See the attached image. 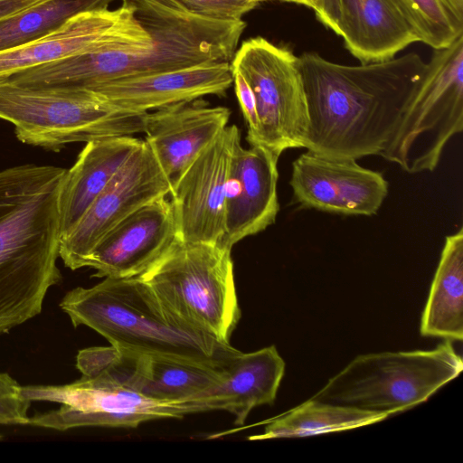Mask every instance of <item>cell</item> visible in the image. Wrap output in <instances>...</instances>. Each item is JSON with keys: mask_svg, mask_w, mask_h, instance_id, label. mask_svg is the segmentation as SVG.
<instances>
[{"mask_svg": "<svg viewBox=\"0 0 463 463\" xmlns=\"http://www.w3.org/2000/svg\"><path fill=\"white\" fill-rule=\"evenodd\" d=\"M298 59L308 114L304 148L336 159L380 156L426 67L414 52L360 65L315 52Z\"/></svg>", "mask_w": 463, "mask_h": 463, "instance_id": "6da1fadb", "label": "cell"}, {"mask_svg": "<svg viewBox=\"0 0 463 463\" xmlns=\"http://www.w3.org/2000/svg\"><path fill=\"white\" fill-rule=\"evenodd\" d=\"M66 170L33 164L0 170V335L39 315L48 290L61 280Z\"/></svg>", "mask_w": 463, "mask_h": 463, "instance_id": "7a4b0ae2", "label": "cell"}, {"mask_svg": "<svg viewBox=\"0 0 463 463\" xmlns=\"http://www.w3.org/2000/svg\"><path fill=\"white\" fill-rule=\"evenodd\" d=\"M74 327L86 326L118 348L225 367L239 351L170 310L137 277L104 278L60 302Z\"/></svg>", "mask_w": 463, "mask_h": 463, "instance_id": "3957f363", "label": "cell"}, {"mask_svg": "<svg viewBox=\"0 0 463 463\" xmlns=\"http://www.w3.org/2000/svg\"><path fill=\"white\" fill-rule=\"evenodd\" d=\"M232 249L180 239L137 276L175 314L230 344L241 313Z\"/></svg>", "mask_w": 463, "mask_h": 463, "instance_id": "277c9868", "label": "cell"}, {"mask_svg": "<svg viewBox=\"0 0 463 463\" xmlns=\"http://www.w3.org/2000/svg\"><path fill=\"white\" fill-rule=\"evenodd\" d=\"M462 369L450 340L432 350L361 354L311 399L392 415L426 402Z\"/></svg>", "mask_w": 463, "mask_h": 463, "instance_id": "5b68a950", "label": "cell"}, {"mask_svg": "<svg viewBox=\"0 0 463 463\" xmlns=\"http://www.w3.org/2000/svg\"><path fill=\"white\" fill-rule=\"evenodd\" d=\"M147 112L113 106L85 90L33 89L0 81V119L17 138L52 150L144 131Z\"/></svg>", "mask_w": 463, "mask_h": 463, "instance_id": "8992f818", "label": "cell"}, {"mask_svg": "<svg viewBox=\"0 0 463 463\" xmlns=\"http://www.w3.org/2000/svg\"><path fill=\"white\" fill-rule=\"evenodd\" d=\"M462 129L463 34L434 50L380 156L409 174L431 172Z\"/></svg>", "mask_w": 463, "mask_h": 463, "instance_id": "52a82bcc", "label": "cell"}, {"mask_svg": "<svg viewBox=\"0 0 463 463\" xmlns=\"http://www.w3.org/2000/svg\"><path fill=\"white\" fill-rule=\"evenodd\" d=\"M27 399L58 402L59 409L30 417L29 424L64 431L78 427L137 428L146 421L207 411L200 399L164 402L101 378L82 377L63 385L22 387Z\"/></svg>", "mask_w": 463, "mask_h": 463, "instance_id": "ba28073f", "label": "cell"}, {"mask_svg": "<svg viewBox=\"0 0 463 463\" xmlns=\"http://www.w3.org/2000/svg\"><path fill=\"white\" fill-rule=\"evenodd\" d=\"M250 85L260 123V145L280 156L304 148L308 127L298 56L262 37L244 41L231 61Z\"/></svg>", "mask_w": 463, "mask_h": 463, "instance_id": "9c48e42d", "label": "cell"}, {"mask_svg": "<svg viewBox=\"0 0 463 463\" xmlns=\"http://www.w3.org/2000/svg\"><path fill=\"white\" fill-rule=\"evenodd\" d=\"M172 187L151 148L140 147L115 175L79 222L61 239L60 258L72 269L85 267L100 239L143 205L165 197Z\"/></svg>", "mask_w": 463, "mask_h": 463, "instance_id": "30bf717a", "label": "cell"}, {"mask_svg": "<svg viewBox=\"0 0 463 463\" xmlns=\"http://www.w3.org/2000/svg\"><path fill=\"white\" fill-rule=\"evenodd\" d=\"M240 130L227 126L192 162L171 191L178 239L222 243L231 158Z\"/></svg>", "mask_w": 463, "mask_h": 463, "instance_id": "8fae6325", "label": "cell"}, {"mask_svg": "<svg viewBox=\"0 0 463 463\" xmlns=\"http://www.w3.org/2000/svg\"><path fill=\"white\" fill-rule=\"evenodd\" d=\"M129 46L154 47L130 6L82 13L45 37L0 52V80L68 56Z\"/></svg>", "mask_w": 463, "mask_h": 463, "instance_id": "7c38bea8", "label": "cell"}, {"mask_svg": "<svg viewBox=\"0 0 463 463\" xmlns=\"http://www.w3.org/2000/svg\"><path fill=\"white\" fill-rule=\"evenodd\" d=\"M289 184L301 207L343 215L376 214L389 191L383 173L308 150L294 160Z\"/></svg>", "mask_w": 463, "mask_h": 463, "instance_id": "4fadbf2b", "label": "cell"}, {"mask_svg": "<svg viewBox=\"0 0 463 463\" xmlns=\"http://www.w3.org/2000/svg\"><path fill=\"white\" fill-rule=\"evenodd\" d=\"M174 208L165 197L156 199L130 213L98 242L85 267L97 278L137 277L176 241Z\"/></svg>", "mask_w": 463, "mask_h": 463, "instance_id": "5bb4252c", "label": "cell"}, {"mask_svg": "<svg viewBox=\"0 0 463 463\" xmlns=\"http://www.w3.org/2000/svg\"><path fill=\"white\" fill-rule=\"evenodd\" d=\"M279 157L262 146L245 148L241 139L235 144L226 184L222 245L232 249L275 222Z\"/></svg>", "mask_w": 463, "mask_h": 463, "instance_id": "9a60e30c", "label": "cell"}, {"mask_svg": "<svg viewBox=\"0 0 463 463\" xmlns=\"http://www.w3.org/2000/svg\"><path fill=\"white\" fill-rule=\"evenodd\" d=\"M230 117L228 108L209 106L201 98L146 113L145 141L172 188L196 156L228 126Z\"/></svg>", "mask_w": 463, "mask_h": 463, "instance_id": "2e32d148", "label": "cell"}, {"mask_svg": "<svg viewBox=\"0 0 463 463\" xmlns=\"http://www.w3.org/2000/svg\"><path fill=\"white\" fill-rule=\"evenodd\" d=\"M232 82L231 62L216 61L117 79L85 90L118 108L148 112L206 95H222Z\"/></svg>", "mask_w": 463, "mask_h": 463, "instance_id": "e0dca14e", "label": "cell"}, {"mask_svg": "<svg viewBox=\"0 0 463 463\" xmlns=\"http://www.w3.org/2000/svg\"><path fill=\"white\" fill-rule=\"evenodd\" d=\"M335 33L361 63L391 60L420 42L390 0H340Z\"/></svg>", "mask_w": 463, "mask_h": 463, "instance_id": "ac0fdd59", "label": "cell"}, {"mask_svg": "<svg viewBox=\"0 0 463 463\" xmlns=\"http://www.w3.org/2000/svg\"><path fill=\"white\" fill-rule=\"evenodd\" d=\"M132 136L89 141L66 170L61 197V237L81 219L119 169L140 147Z\"/></svg>", "mask_w": 463, "mask_h": 463, "instance_id": "d6986e66", "label": "cell"}, {"mask_svg": "<svg viewBox=\"0 0 463 463\" xmlns=\"http://www.w3.org/2000/svg\"><path fill=\"white\" fill-rule=\"evenodd\" d=\"M285 373L274 345L251 353L238 351L225 366L224 379L203 395L211 411H226L243 425L250 411L272 405Z\"/></svg>", "mask_w": 463, "mask_h": 463, "instance_id": "ffe728a7", "label": "cell"}, {"mask_svg": "<svg viewBox=\"0 0 463 463\" xmlns=\"http://www.w3.org/2000/svg\"><path fill=\"white\" fill-rule=\"evenodd\" d=\"M224 372L215 364L132 352L127 386L157 401H190L222 383Z\"/></svg>", "mask_w": 463, "mask_h": 463, "instance_id": "44dd1931", "label": "cell"}, {"mask_svg": "<svg viewBox=\"0 0 463 463\" xmlns=\"http://www.w3.org/2000/svg\"><path fill=\"white\" fill-rule=\"evenodd\" d=\"M424 336L463 339V229L448 235L420 323Z\"/></svg>", "mask_w": 463, "mask_h": 463, "instance_id": "7402d4cb", "label": "cell"}, {"mask_svg": "<svg viewBox=\"0 0 463 463\" xmlns=\"http://www.w3.org/2000/svg\"><path fill=\"white\" fill-rule=\"evenodd\" d=\"M386 412L308 399L290 411L266 420L264 432L248 437L250 440L299 438L371 425L387 419Z\"/></svg>", "mask_w": 463, "mask_h": 463, "instance_id": "603a6c76", "label": "cell"}, {"mask_svg": "<svg viewBox=\"0 0 463 463\" xmlns=\"http://www.w3.org/2000/svg\"><path fill=\"white\" fill-rule=\"evenodd\" d=\"M114 0H39L0 18V52L39 40L59 30L74 16L109 8Z\"/></svg>", "mask_w": 463, "mask_h": 463, "instance_id": "cb8c5ba5", "label": "cell"}, {"mask_svg": "<svg viewBox=\"0 0 463 463\" xmlns=\"http://www.w3.org/2000/svg\"><path fill=\"white\" fill-rule=\"evenodd\" d=\"M416 33L434 50L451 44L463 34V15L448 0H390Z\"/></svg>", "mask_w": 463, "mask_h": 463, "instance_id": "d4e9b609", "label": "cell"}, {"mask_svg": "<svg viewBox=\"0 0 463 463\" xmlns=\"http://www.w3.org/2000/svg\"><path fill=\"white\" fill-rule=\"evenodd\" d=\"M22 387L6 373H0V424H29L28 410L31 401L25 397Z\"/></svg>", "mask_w": 463, "mask_h": 463, "instance_id": "484cf974", "label": "cell"}, {"mask_svg": "<svg viewBox=\"0 0 463 463\" xmlns=\"http://www.w3.org/2000/svg\"><path fill=\"white\" fill-rule=\"evenodd\" d=\"M178 1L193 13L219 20H242V16L259 4L256 0Z\"/></svg>", "mask_w": 463, "mask_h": 463, "instance_id": "4316f807", "label": "cell"}, {"mask_svg": "<svg viewBox=\"0 0 463 463\" xmlns=\"http://www.w3.org/2000/svg\"><path fill=\"white\" fill-rule=\"evenodd\" d=\"M122 351L110 346H94L79 351L76 366L82 377L95 378L109 372L119 361Z\"/></svg>", "mask_w": 463, "mask_h": 463, "instance_id": "83f0119b", "label": "cell"}, {"mask_svg": "<svg viewBox=\"0 0 463 463\" xmlns=\"http://www.w3.org/2000/svg\"><path fill=\"white\" fill-rule=\"evenodd\" d=\"M232 72L235 93L247 124L248 132L246 139L250 146H259L260 130L252 90L239 71L232 70Z\"/></svg>", "mask_w": 463, "mask_h": 463, "instance_id": "f1b7e54d", "label": "cell"}, {"mask_svg": "<svg viewBox=\"0 0 463 463\" xmlns=\"http://www.w3.org/2000/svg\"><path fill=\"white\" fill-rule=\"evenodd\" d=\"M303 5L311 8L317 18L327 28L335 33L340 14V0H280Z\"/></svg>", "mask_w": 463, "mask_h": 463, "instance_id": "f546056e", "label": "cell"}, {"mask_svg": "<svg viewBox=\"0 0 463 463\" xmlns=\"http://www.w3.org/2000/svg\"><path fill=\"white\" fill-rule=\"evenodd\" d=\"M39 0H0V18L24 9Z\"/></svg>", "mask_w": 463, "mask_h": 463, "instance_id": "4dcf8cb0", "label": "cell"}, {"mask_svg": "<svg viewBox=\"0 0 463 463\" xmlns=\"http://www.w3.org/2000/svg\"><path fill=\"white\" fill-rule=\"evenodd\" d=\"M257 2H263V1H267V0H256Z\"/></svg>", "mask_w": 463, "mask_h": 463, "instance_id": "1f68e13d", "label": "cell"}]
</instances>
